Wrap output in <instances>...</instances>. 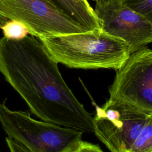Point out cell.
Listing matches in <instances>:
<instances>
[{
    "mask_svg": "<svg viewBox=\"0 0 152 152\" xmlns=\"http://www.w3.org/2000/svg\"><path fill=\"white\" fill-rule=\"evenodd\" d=\"M0 72L42 121L94 133L92 115L68 87L58 63L37 37L0 38Z\"/></svg>",
    "mask_w": 152,
    "mask_h": 152,
    "instance_id": "6da1fadb",
    "label": "cell"
},
{
    "mask_svg": "<svg viewBox=\"0 0 152 152\" xmlns=\"http://www.w3.org/2000/svg\"><path fill=\"white\" fill-rule=\"evenodd\" d=\"M38 39L55 62L71 68L116 71L132 53L126 42L102 30Z\"/></svg>",
    "mask_w": 152,
    "mask_h": 152,
    "instance_id": "7a4b0ae2",
    "label": "cell"
},
{
    "mask_svg": "<svg viewBox=\"0 0 152 152\" xmlns=\"http://www.w3.org/2000/svg\"><path fill=\"white\" fill-rule=\"evenodd\" d=\"M0 122L10 152H66L82 140L83 132L43 121L27 111L11 110L0 104Z\"/></svg>",
    "mask_w": 152,
    "mask_h": 152,
    "instance_id": "3957f363",
    "label": "cell"
},
{
    "mask_svg": "<svg viewBox=\"0 0 152 152\" xmlns=\"http://www.w3.org/2000/svg\"><path fill=\"white\" fill-rule=\"evenodd\" d=\"M10 20L23 22L37 38L89 31L50 0H1L0 26Z\"/></svg>",
    "mask_w": 152,
    "mask_h": 152,
    "instance_id": "277c9868",
    "label": "cell"
},
{
    "mask_svg": "<svg viewBox=\"0 0 152 152\" xmlns=\"http://www.w3.org/2000/svg\"><path fill=\"white\" fill-rule=\"evenodd\" d=\"M93 104L96 137L111 152H129L149 114L110 99L101 106Z\"/></svg>",
    "mask_w": 152,
    "mask_h": 152,
    "instance_id": "5b68a950",
    "label": "cell"
},
{
    "mask_svg": "<svg viewBox=\"0 0 152 152\" xmlns=\"http://www.w3.org/2000/svg\"><path fill=\"white\" fill-rule=\"evenodd\" d=\"M109 92L110 99L152 113V49L145 46L132 52L116 70Z\"/></svg>",
    "mask_w": 152,
    "mask_h": 152,
    "instance_id": "8992f818",
    "label": "cell"
},
{
    "mask_svg": "<svg viewBox=\"0 0 152 152\" xmlns=\"http://www.w3.org/2000/svg\"><path fill=\"white\" fill-rule=\"evenodd\" d=\"M94 11L101 29L124 40L132 52L152 43V24L123 0H101Z\"/></svg>",
    "mask_w": 152,
    "mask_h": 152,
    "instance_id": "52a82bcc",
    "label": "cell"
},
{
    "mask_svg": "<svg viewBox=\"0 0 152 152\" xmlns=\"http://www.w3.org/2000/svg\"><path fill=\"white\" fill-rule=\"evenodd\" d=\"M50 1L87 30H101L99 19L87 0Z\"/></svg>",
    "mask_w": 152,
    "mask_h": 152,
    "instance_id": "ba28073f",
    "label": "cell"
},
{
    "mask_svg": "<svg viewBox=\"0 0 152 152\" xmlns=\"http://www.w3.org/2000/svg\"><path fill=\"white\" fill-rule=\"evenodd\" d=\"M129 152H152V113L147 116Z\"/></svg>",
    "mask_w": 152,
    "mask_h": 152,
    "instance_id": "9c48e42d",
    "label": "cell"
},
{
    "mask_svg": "<svg viewBox=\"0 0 152 152\" xmlns=\"http://www.w3.org/2000/svg\"><path fill=\"white\" fill-rule=\"evenodd\" d=\"M4 37L11 40H21L29 34L26 25L17 20H10L0 26Z\"/></svg>",
    "mask_w": 152,
    "mask_h": 152,
    "instance_id": "30bf717a",
    "label": "cell"
},
{
    "mask_svg": "<svg viewBox=\"0 0 152 152\" xmlns=\"http://www.w3.org/2000/svg\"><path fill=\"white\" fill-rule=\"evenodd\" d=\"M134 10L145 17L152 24V0H123Z\"/></svg>",
    "mask_w": 152,
    "mask_h": 152,
    "instance_id": "8fae6325",
    "label": "cell"
},
{
    "mask_svg": "<svg viewBox=\"0 0 152 152\" xmlns=\"http://www.w3.org/2000/svg\"><path fill=\"white\" fill-rule=\"evenodd\" d=\"M66 152H104L99 145L82 140L75 143Z\"/></svg>",
    "mask_w": 152,
    "mask_h": 152,
    "instance_id": "7c38bea8",
    "label": "cell"
},
{
    "mask_svg": "<svg viewBox=\"0 0 152 152\" xmlns=\"http://www.w3.org/2000/svg\"><path fill=\"white\" fill-rule=\"evenodd\" d=\"M94 1H95V2H99V1H100L101 0H94Z\"/></svg>",
    "mask_w": 152,
    "mask_h": 152,
    "instance_id": "4fadbf2b",
    "label": "cell"
},
{
    "mask_svg": "<svg viewBox=\"0 0 152 152\" xmlns=\"http://www.w3.org/2000/svg\"><path fill=\"white\" fill-rule=\"evenodd\" d=\"M0 1H1V0H0Z\"/></svg>",
    "mask_w": 152,
    "mask_h": 152,
    "instance_id": "5bb4252c",
    "label": "cell"
}]
</instances>
